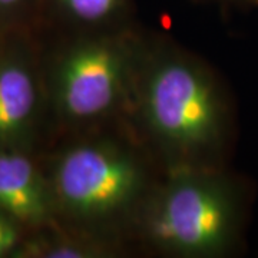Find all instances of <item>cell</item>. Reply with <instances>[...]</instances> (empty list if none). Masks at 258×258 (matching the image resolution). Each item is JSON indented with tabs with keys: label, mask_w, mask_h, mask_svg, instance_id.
Masks as SVG:
<instances>
[{
	"label": "cell",
	"mask_w": 258,
	"mask_h": 258,
	"mask_svg": "<svg viewBox=\"0 0 258 258\" xmlns=\"http://www.w3.org/2000/svg\"><path fill=\"white\" fill-rule=\"evenodd\" d=\"M149 204L144 230L151 242L184 257L225 252L235 238L240 208L218 176L181 171Z\"/></svg>",
	"instance_id": "cell-1"
},
{
	"label": "cell",
	"mask_w": 258,
	"mask_h": 258,
	"mask_svg": "<svg viewBox=\"0 0 258 258\" xmlns=\"http://www.w3.org/2000/svg\"><path fill=\"white\" fill-rule=\"evenodd\" d=\"M142 111L151 132L176 155L200 157L222 137L224 105L215 83L184 57L168 56L151 66Z\"/></svg>",
	"instance_id": "cell-2"
},
{
	"label": "cell",
	"mask_w": 258,
	"mask_h": 258,
	"mask_svg": "<svg viewBox=\"0 0 258 258\" xmlns=\"http://www.w3.org/2000/svg\"><path fill=\"white\" fill-rule=\"evenodd\" d=\"M144 188L142 164L131 151L109 141L68 148L53 168V200L79 222L118 218L137 204Z\"/></svg>",
	"instance_id": "cell-3"
},
{
	"label": "cell",
	"mask_w": 258,
	"mask_h": 258,
	"mask_svg": "<svg viewBox=\"0 0 258 258\" xmlns=\"http://www.w3.org/2000/svg\"><path fill=\"white\" fill-rule=\"evenodd\" d=\"M132 53L118 37H92L72 46L56 71V99L64 118L101 119L112 112L128 86Z\"/></svg>",
	"instance_id": "cell-4"
},
{
	"label": "cell",
	"mask_w": 258,
	"mask_h": 258,
	"mask_svg": "<svg viewBox=\"0 0 258 258\" xmlns=\"http://www.w3.org/2000/svg\"><path fill=\"white\" fill-rule=\"evenodd\" d=\"M53 204L49 188L28 157L0 151V210L18 222L37 225L49 218Z\"/></svg>",
	"instance_id": "cell-5"
},
{
	"label": "cell",
	"mask_w": 258,
	"mask_h": 258,
	"mask_svg": "<svg viewBox=\"0 0 258 258\" xmlns=\"http://www.w3.org/2000/svg\"><path fill=\"white\" fill-rule=\"evenodd\" d=\"M37 105L36 81L22 60L0 63V142L10 144L29 128Z\"/></svg>",
	"instance_id": "cell-6"
},
{
	"label": "cell",
	"mask_w": 258,
	"mask_h": 258,
	"mask_svg": "<svg viewBox=\"0 0 258 258\" xmlns=\"http://www.w3.org/2000/svg\"><path fill=\"white\" fill-rule=\"evenodd\" d=\"M56 3L72 22L83 26L108 23L125 6V0H56Z\"/></svg>",
	"instance_id": "cell-7"
},
{
	"label": "cell",
	"mask_w": 258,
	"mask_h": 258,
	"mask_svg": "<svg viewBox=\"0 0 258 258\" xmlns=\"http://www.w3.org/2000/svg\"><path fill=\"white\" fill-rule=\"evenodd\" d=\"M36 252H40L39 255L46 258H96L105 257L109 249L98 241L76 237L49 242L45 247L37 248Z\"/></svg>",
	"instance_id": "cell-8"
},
{
	"label": "cell",
	"mask_w": 258,
	"mask_h": 258,
	"mask_svg": "<svg viewBox=\"0 0 258 258\" xmlns=\"http://www.w3.org/2000/svg\"><path fill=\"white\" fill-rule=\"evenodd\" d=\"M18 242V221H15L9 214L0 210V257L12 252L16 248Z\"/></svg>",
	"instance_id": "cell-9"
},
{
	"label": "cell",
	"mask_w": 258,
	"mask_h": 258,
	"mask_svg": "<svg viewBox=\"0 0 258 258\" xmlns=\"http://www.w3.org/2000/svg\"><path fill=\"white\" fill-rule=\"evenodd\" d=\"M25 0H0V10L15 9L20 6Z\"/></svg>",
	"instance_id": "cell-10"
},
{
	"label": "cell",
	"mask_w": 258,
	"mask_h": 258,
	"mask_svg": "<svg viewBox=\"0 0 258 258\" xmlns=\"http://www.w3.org/2000/svg\"><path fill=\"white\" fill-rule=\"evenodd\" d=\"M231 2H237V3H242V5H248V6L258 8V0H231Z\"/></svg>",
	"instance_id": "cell-11"
}]
</instances>
